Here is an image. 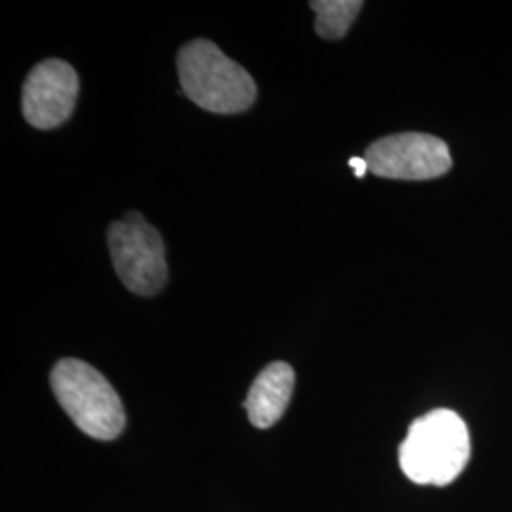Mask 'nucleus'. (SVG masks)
<instances>
[{
    "label": "nucleus",
    "mask_w": 512,
    "mask_h": 512,
    "mask_svg": "<svg viewBox=\"0 0 512 512\" xmlns=\"http://www.w3.org/2000/svg\"><path fill=\"white\" fill-rule=\"evenodd\" d=\"M315 12V31L319 37L338 40L348 35L349 27L359 16L361 0H315L311 2Z\"/></svg>",
    "instance_id": "8"
},
{
    "label": "nucleus",
    "mask_w": 512,
    "mask_h": 512,
    "mask_svg": "<svg viewBox=\"0 0 512 512\" xmlns=\"http://www.w3.org/2000/svg\"><path fill=\"white\" fill-rule=\"evenodd\" d=\"M349 165L355 169V177L357 179H363L368 171V164H366L365 158H349Z\"/></svg>",
    "instance_id": "9"
},
{
    "label": "nucleus",
    "mask_w": 512,
    "mask_h": 512,
    "mask_svg": "<svg viewBox=\"0 0 512 512\" xmlns=\"http://www.w3.org/2000/svg\"><path fill=\"white\" fill-rule=\"evenodd\" d=\"M294 391L293 366L287 363H272L266 366L255 384L251 385L245 410L249 421L258 429H268L281 420L291 403Z\"/></svg>",
    "instance_id": "7"
},
{
    "label": "nucleus",
    "mask_w": 512,
    "mask_h": 512,
    "mask_svg": "<svg viewBox=\"0 0 512 512\" xmlns=\"http://www.w3.org/2000/svg\"><path fill=\"white\" fill-rule=\"evenodd\" d=\"M179 78L186 97L217 114H238L253 107L255 80L209 40L186 44L179 59Z\"/></svg>",
    "instance_id": "2"
},
{
    "label": "nucleus",
    "mask_w": 512,
    "mask_h": 512,
    "mask_svg": "<svg viewBox=\"0 0 512 512\" xmlns=\"http://www.w3.org/2000/svg\"><path fill=\"white\" fill-rule=\"evenodd\" d=\"M52 389L76 427L97 440H114L126 427V412L109 380L78 359H61L52 370Z\"/></svg>",
    "instance_id": "3"
},
{
    "label": "nucleus",
    "mask_w": 512,
    "mask_h": 512,
    "mask_svg": "<svg viewBox=\"0 0 512 512\" xmlns=\"http://www.w3.org/2000/svg\"><path fill=\"white\" fill-rule=\"evenodd\" d=\"M471 458V437L454 410L439 408L414 421L399 448L404 475L416 484L446 486Z\"/></svg>",
    "instance_id": "1"
},
{
    "label": "nucleus",
    "mask_w": 512,
    "mask_h": 512,
    "mask_svg": "<svg viewBox=\"0 0 512 512\" xmlns=\"http://www.w3.org/2000/svg\"><path fill=\"white\" fill-rule=\"evenodd\" d=\"M109 251L114 270L131 293L154 296L167 281L164 241L137 213L109 228Z\"/></svg>",
    "instance_id": "4"
},
{
    "label": "nucleus",
    "mask_w": 512,
    "mask_h": 512,
    "mask_svg": "<svg viewBox=\"0 0 512 512\" xmlns=\"http://www.w3.org/2000/svg\"><path fill=\"white\" fill-rule=\"evenodd\" d=\"M78 76L73 67L59 59L37 65L23 86V116L38 129H54L73 114L78 97Z\"/></svg>",
    "instance_id": "6"
},
{
    "label": "nucleus",
    "mask_w": 512,
    "mask_h": 512,
    "mask_svg": "<svg viewBox=\"0 0 512 512\" xmlns=\"http://www.w3.org/2000/svg\"><path fill=\"white\" fill-rule=\"evenodd\" d=\"M368 171L382 179L429 181L452 167L448 145L427 133L389 135L366 148Z\"/></svg>",
    "instance_id": "5"
}]
</instances>
